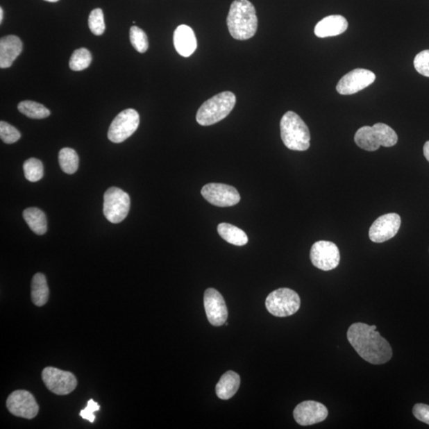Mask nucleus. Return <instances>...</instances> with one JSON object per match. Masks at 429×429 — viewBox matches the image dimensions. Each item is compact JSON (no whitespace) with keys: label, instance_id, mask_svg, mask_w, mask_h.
<instances>
[{"label":"nucleus","instance_id":"e433bc0d","mask_svg":"<svg viewBox=\"0 0 429 429\" xmlns=\"http://www.w3.org/2000/svg\"><path fill=\"white\" fill-rule=\"evenodd\" d=\"M45 1L49 2V3H56L58 1H59V0H45Z\"/></svg>","mask_w":429,"mask_h":429},{"label":"nucleus","instance_id":"aec40b11","mask_svg":"<svg viewBox=\"0 0 429 429\" xmlns=\"http://www.w3.org/2000/svg\"><path fill=\"white\" fill-rule=\"evenodd\" d=\"M49 287L45 275L37 273L33 277L31 283V299L36 306L42 307L47 303Z\"/></svg>","mask_w":429,"mask_h":429},{"label":"nucleus","instance_id":"9d476101","mask_svg":"<svg viewBox=\"0 0 429 429\" xmlns=\"http://www.w3.org/2000/svg\"><path fill=\"white\" fill-rule=\"evenodd\" d=\"M205 199L217 207H232L240 201L241 197L237 190L233 186L224 184L210 183L201 190Z\"/></svg>","mask_w":429,"mask_h":429},{"label":"nucleus","instance_id":"6e6552de","mask_svg":"<svg viewBox=\"0 0 429 429\" xmlns=\"http://www.w3.org/2000/svg\"><path fill=\"white\" fill-rule=\"evenodd\" d=\"M42 380L48 389L57 395H67L78 386L74 373L55 367H46L42 373Z\"/></svg>","mask_w":429,"mask_h":429},{"label":"nucleus","instance_id":"9b49d317","mask_svg":"<svg viewBox=\"0 0 429 429\" xmlns=\"http://www.w3.org/2000/svg\"><path fill=\"white\" fill-rule=\"evenodd\" d=\"M376 76L373 72L356 69L349 72L340 79L337 90L341 95H352L366 89L375 82Z\"/></svg>","mask_w":429,"mask_h":429},{"label":"nucleus","instance_id":"473e14b6","mask_svg":"<svg viewBox=\"0 0 429 429\" xmlns=\"http://www.w3.org/2000/svg\"><path fill=\"white\" fill-rule=\"evenodd\" d=\"M101 410V406L98 403H95L92 399L89 401L85 409L82 410L80 412V416L84 418L85 420L89 421L91 423L95 421L94 412Z\"/></svg>","mask_w":429,"mask_h":429},{"label":"nucleus","instance_id":"f257e3e1","mask_svg":"<svg viewBox=\"0 0 429 429\" xmlns=\"http://www.w3.org/2000/svg\"><path fill=\"white\" fill-rule=\"evenodd\" d=\"M376 329V326L355 323L351 324L346 335L362 359L371 364L381 365L392 360L393 351L388 341Z\"/></svg>","mask_w":429,"mask_h":429},{"label":"nucleus","instance_id":"1a4fd4ad","mask_svg":"<svg viewBox=\"0 0 429 429\" xmlns=\"http://www.w3.org/2000/svg\"><path fill=\"white\" fill-rule=\"evenodd\" d=\"M310 258L313 266L321 271H329L338 267L340 253L338 246L333 242L321 240L312 245Z\"/></svg>","mask_w":429,"mask_h":429},{"label":"nucleus","instance_id":"b1692460","mask_svg":"<svg viewBox=\"0 0 429 429\" xmlns=\"http://www.w3.org/2000/svg\"><path fill=\"white\" fill-rule=\"evenodd\" d=\"M59 164L63 172L74 174L79 167V157L78 153L71 148H63L59 152Z\"/></svg>","mask_w":429,"mask_h":429},{"label":"nucleus","instance_id":"423d86ee","mask_svg":"<svg viewBox=\"0 0 429 429\" xmlns=\"http://www.w3.org/2000/svg\"><path fill=\"white\" fill-rule=\"evenodd\" d=\"M130 207V196L124 190L112 187L104 194L103 214L109 222L119 224L124 221Z\"/></svg>","mask_w":429,"mask_h":429},{"label":"nucleus","instance_id":"c9c22d12","mask_svg":"<svg viewBox=\"0 0 429 429\" xmlns=\"http://www.w3.org/2000/svg\"><path fill=\"white\" fill-rule=\"evenodd\" d=\"M3 8H0V23L2 24L3 22Z\"/></svg>","mask_w":429,"mask_h":429},{"label":"nucleus","instance_id":"7c9ffc66","mask_svg":"<svg viewBox=\"0 0 429 429\" xmlns=\"http://www.w3.org/2000/svg\"><path fill=\"white\" fill-rule=\"evenodd\" d=\"M0 137L3 142L12 144L19 140L20 132L15 126L1 121L0 123Z\"/></svg>","mask_w":429,"mask_h":429},{"label":"nucleus","instance_id":"f3484780","mask_svg":"<svg viewBox=\"0 0 429 429\" xmlns=\"http://www.w3.org/2000/svg\"><path fill=\"white\" fill-rule=\"evenodd\" d=\"M23 51V42L15 35H8L0 40V67H10Z\"/></svg>","mask_w":429,"mask_h":429},{"label":"nucleus","instance_id":"dca6fc26","mask_svg":"<svg viewBox=\"0 0 429 429\" xmlns=\"http://www.w3.org/2000/svg\"><path fill=\"white\" fill-rule=\"evenodd\" d=\"M174 43L176 51L185 58L190 57L197 47L195 33L186 25H180L175 30Z\"/></svg>","mask_w":429,"mask_h":429},{"label":"nucleus","instance_id":"6ab92c4d","mask_svg":"<svg viewBox=\"0 0 429 429\" xmlns=\"http://www.w3.org/2000/svg\"><path fill=\"white\" fill-rule=\"evenodd\" d=\"M240 386V377L237 373L230 371L224 373L219 379L216 387L219 398L228 400L237 393Z\"/></svg>","mask_w":429,"mask_h":429},{"label":"nucleus","instance_id":"72a5a7b5","mask_svg":"<svg viewBox=\"0 0 429 429\" xmlns=\"http://www.w3.org/2000/svg\"><path fill=\"white\" fill-rule=\"evenodd\" d=\"M412 414L418 421L429 426V405L422 403L416 404L412 409Z\"/></svg>","mask_w":429,"mask_h":429},{"label":"nucleus","instance_id":"f8f14e48","mask_svg":"<svg viewBox=\"0 0 429 429\" xmlns=\"http://www.w3.org/2000/svg\"><path fill=\"white\" fill-rule=\"evenodd\" d=\"M7 407L10 414L29 420L35 418L40 411V406L34 396L26 390H16L10 394L7 401Z\"/></svg>","mask_w":429,"mask_h":429},{"label":"nucleus","instance_id":"a211bd4d","mask_svg":"<svg viewBox=\"0 0 429 429\" xmlns=\"http://www.w3.org/2000/svg\"><path fill=\"white\" fill-rule=\"evenodd\" d=\"M348 27V21L342 15H329L319 22L314 33L318 37H333L343 34Z\"/></svg>","mask_w":429,"mask_h":429},{"label":"nucleus","instance_id":"412c9836","mask_svg":"<svg viewBox=\"0 0 429 429\" xmlns=\"http://www.w3.org/2000/svg\"><path fill=\"white\" fill-rule=\"evenodd\" d=\"M24 218L30 228L35 234L42 235L47 230L46 214L37 208H28L24 212Z\"/></svg>","mask_w":429,"mask_h":429},{"label":"nucleus","instance_id":"f704fd0d","mask_svg":"<svg viewBox=\"0 0 429 429\" xmlns=\"http://www.w3.org/2000/svg\"><path fill=\"white\" fill-rule=\"evenodd\" d=\"M423 155L429 162V141L426 142L425 146H423Z\"/></svg>","mask_w":429,"mask_h":429},{"label":"nucleus","instance_id":"39448f33","mask_svg":"<svg viewBox=\"0 0 429 429\" xmlns=\"http://www.w3.org/2000/svg\"><path fill=\"white\" fill-rule=\"evenodd\" d=\"M301 299L293 289L280 288L269 294L266 300V307L274 317H286L295 314L300 309Z\"/></svg>","mask_w":429,"mask_h":429},{"label":"nucleus","instance_id":"2eb2a0df","mask_svg":"<svg viewBox=\"0 0 429 429\" xmlns=\"http://www.w3.org/2000/svg\"><path fill=\"white\" fill-rule=\"evenodd\" d=\"M328 415L326 405L315 401H306L296 405L294 419L301 426H309L323 421Z\"/></svg>","mask_w":429,"mask_h":429},{"label":"nucleus","instance_id":"5701e85b","mask_svg":"<svg viewBox=\"0 0 429 429\" xmlns=\"http://www.w3.org/2000/svg\"><path fill=\"white\" fill-rule=\"evenodd\" d=\"M355 142L358 146L367 151H376L380 147L373 126H364L357 131Z\"/></svg>","mask_w":429,"mask_h":429},{"label":"nucleus","instance_id":"2f4dec72","mask_svg":"<svg viewBox=\"0 0 429 429\" xmlns=\"http://www.w3.org/2000/svg\"><path fill=\"white\" fill-rule=\"evenodd\" d=\"M414 67L418 73L429 78V49L417 55L414 59Z\"/></svg>","mask_w":429,"mask_h":429},{"label":"nucleus","instance_id":"bb28decb","mask_svg":"<svg viewBox=\"0 0 429 429\" xmlns=\"http://www.w3.org/2000/svg\"><path fill=\"white\" fill-rule=\"evenodd\" d=\"M92 60V54L85 48L76 49L72 54L69 60V68L74 71H81L87 69Z\"/></svg>","mask_w":429,"mask_h":429},{"label":"nucleus","instance_id":"4468645a","mask_svg":"<svg viewBox=\"0 0 429 429\" xmlns=\"http://www.w3.org/2000/svg\"><path fill=\"white\" fill-rule=\"evenodd\" d=\"M203 305L208 320L212 326L219 327L226 323L228 317V308L223 296L217 289L209 288L205 291Z\"/></svg>","mask_w":429,"mask_h":429},{"label":"nucleus","instance_id":"f03ea898","mask_svg":"<svg viewBox=\"0 0 429 429\" xmlns=\"http://www.w3.org/2000/svg\"><path fill=\"white\" fill-rule=\"evenodd\" d=\"M230 35L244 41L254 37L258 29L256 10L249 0H235L227 19Z\"/></svg>","mask_w":429,"mask_h":429},{"label":"nucleus","instance_id":"393cba45","mask_svg":"<svg viewBox=\"0 0 429 429\" xmlns=\"http://www.w3.org/2000/svg\"><path fill=\"white\" fill-rule=\"evenodd\" d=\"M18 110L26 117L31 119H45L51 115V112L40 103L31 101H25L19 103Z\"/></svg>","mask_w":429,"mask_h":429},{"label":"nucleus","instance_id":"7ed1b4c3","mask_svg":"<svg viewBox=\"0 0 429 429\" xmlns=\"http://www.w3.org/2000/svg\"><path fill=\"white\" fill-rule=\"evenodd\" d=\"M280 137L289 150L305 151L310 146L309 128L298 114L286 112L280 123Z\"/></svg>","mask_w":429,"mask_h":429},{"label":"nucleus","instance_id":"0eeeda50","mask_svg":"<svg viewBox=\"0 0 429 429\" xmlns=\"http://www.w3.org/2000/svg\"><path fill=\"white\" fill-rule=\"evenodd\" d=\"M140 125V115L135 109L121 112L110 126L108 137L110 141L120 143L135 133Z\"/></svg>","mask_w":429,"mask_h":429},{"label":"nucleus","instance_id":"4be33fe9","mask_svg":"<svg viewBox=\"0 0 429 429\" xmlns=\"http://www.w3.org/2000/svg\"><path fill=\"white\" fill-rule=\"evenodd\" d=\"M218 233L228 243L235 246H244L249 243V237L243 230L233 224L222 223L218 225Z\"/></svg>","mask_w":429,"mask_h":429},{"label":"nucleus","instance_id":"cd10ccee","mask_svg":"<svg viewBox=\"0 0 429 429\" xmlns=\"http://www.w3.org/2000/svg\"><path fill=\"white\" fill-rule=\"evenodd\" d=\"M25 178L31 183H37L43 178L44 169L40 160L37 158H30L24 164Z\"/></svg>","mask_w":429,"mask_h":429},{"label":"nucleus","instance_id":"ddd939ff","mask_svg":"<svg viewBox=\"0 0 429 429\" xmlns=\"http://www.w3.org/2000/svg\"><path fill=\"white\" fill-rule=\"evenodd\" d=\"M401 224V219L397 213L385 214L371 225L369 230L370 239L373 243H384L398 234Z\"/></svg>","mask_w":429,"mask_h":429},{"label":"nucleus","instance_id":"c756f323","mask_svg":"<svg viewBox=\"0 0 429 429\" xmlns=\"http://www.w3.org/2000/svg\"><path fill=\"white\" fill-rule=\"evenodd\" d=\"M89 26L92 34L102 35L106 31V23L103 10L100 8L92 10L89 17Z\"/></svg>","mask_w":429,"mask_h":429},{"label":"nucleus","instance_id":"a878e982","mask_svg":"<svg viewBox=\"0 0 429 429\" xmlns=\"http://www.w3.org/2000/svg\"><path fill=\"white\" fill-rule=\"evenodd\" d=\"M372 126L380 146L392 147L397 144L398 135L390 126L382 123L376 124Z\"/></svg>","mask_w":429,"mask_h":429},{"label":"nucleus","instance_id":"20e7f679","mask_svg":"<svg viewBox=\"0 0 429 429\" xmlns=\"http://www.w3.org/2000/svg\"><path fill=\"white\" fill-rule=\"evenodd\" d=\"M236 103L233 92H223L203 103L196 114L197 123L211 126L226 118Z\"/></svg>","mask_w":429,"mask_h":429},{"label":"nucleus","instance_id":"c85d7f7f","mask_svg":"<svg viewBox=\"0 0 429 429\" xmlns=\"http://www.w3.org/2000/svg\"><path fill=\"white\" fill-rule=\"evenodd\" d=\"M130 40L131 45L140 53H145L148 47H149V42H148L146 33L140 29V27L135 26L131 27L130 30Z\"/></svg>","mask_w":429,"mask_h":429}]
</instances>
